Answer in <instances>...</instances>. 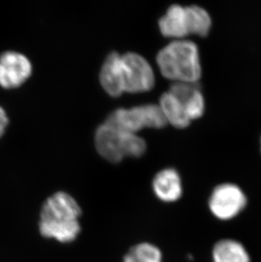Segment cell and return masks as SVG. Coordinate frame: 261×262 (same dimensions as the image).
<instances>
[{
	"label": "cell",
	"instance_id": "obj_8",
	"mask_svg": "<svg viewBox=\"0 0 261 262\" xmlns=\"http://www.w3.org/2000/svg\"><path fill=\"white\" fill-rule=\"evenodd\" d=\"M168 92L183 104L190 120L200 117L204 114L205 98L198 82H174Z\"/></svg>",
	"mask_w": 261,
	"mask_h": 262
},
{
	"label": "cell",
	"instance_id": "obj_12",
	"mask_svg": "<svg viewBox=\"0 0 261 262\" xmlns=\"http://www.w3.org/2000/svg\"><path fill=\"white\" fill-rule=\"evenodd\" d=\"M213 262H251L246 248L234 239L219 240L212 249Z\"/></svg>",
	"mask_w": 261,
	"mask_h": 262
},
{
	"label": "cell",
	"instance_id": "obj_3",
	"mask_svg": "<svg viewBox=\"0 0 261 262\" xmlns=\"http://www.w3.org/2000/svg\"><path fill=\"white\" fill-rule=\"evenodd\" d=\"M95 146L99 155L112 163H119L126 157H140L147 148L144 139L141 137L105 122L97 128Z\"/></svg>",
	"mask_w": 261,
	"mask_h": 262
},
{
	"label": "cell",
	"instance_id": "obj_2",
	"mask_svg": "<svg viewBox=\"0 0 261 262\" xmlns=\"http://www.w3.org/2000/svg\"><path fill=\"white\" fill-rule=\"evenodd\" d=\"M156 60L161 74L174 82H198L202 74L199 48L190 40L168 43L159 51Z\"/></svg>",
	"mask_w": 261,
	"mask_h": 262
},
{
	"label": "cell",
	"instance_id": "obj_9",
	"mask_svg": "<svg viewBox=\"0 0 261 262\" xmlns=\"http://www.w3.org/2000/svg\"><path fill=\"white\" fill-rule=\"evenodd\" d=\"M153 191L156 197L165 203H173L183 195V183L174 168L163 169L154 178Z\"/></svg>",
	"mask_w": 261,
	"mask_h": 262
},
{
	"label": "cell",
	"instance_id": "obj_4",
	"mask_svg": "<svg viewBox=\"0 0 261 262\" xmlns=\"http://www.w3.org/2000/svg\"><path fill=\"white\" fill-rule=\"evenodd\" d=\"M116 128L137 134L144 127L162 128L168 123L159 104H147L133 108H119L104 121Z\"/></svg>",
	"mask_w": 261,
	"mask_h": 262
},
{
	"label": "cell",
	"instance_id": "obj_14",
	"mask_svg": "<svg viewBox=\"0 0 261 262\" xmlns=\"http://www.w3.org/2000/svg\"><path fill=\"white\" fill-rule=\"evenodd\" d=\"M186 20L188 34L205 37L211 28V17L207 10L199 5L185 6Z\"/></svg>",
	"mask_w": 261,
	"mask_h": 262
},
{
	"label": "cell",
	"instance_id": "obj_16",
	"mask_svg": "<svg viewBox=\"0 0 261 262\" xmlns=\"http://www.w3.org/2000/svg\"><path fill=\"white\" fill-rule=\"evenodd\" d=\"M9 123V119H8L6 112L2 107L0 106V139L5 134V129Z\"/></svg>",
	"mask_w": 261,
	"mask_h": 262
},
{
	"label": "cell",
	"instance_id": "obj_11",
	"mask_svg": "<svg viewBox=\"0 0 261 262\" xmlns=\"http://www.w3.org/2000/svg\"><path fill=\"white\" fill-rule=\"evenodd\" d=\"M159 27L163 36L183 39L188 35L185 7L180 5H170L159 20Z\"/></svg>",
	"mask_w": 261,
	"mask_h": 262
},
{
	"label": "cell",
	"instance_id": "obj_6",
	"mask_svg": "<svg viewBox=\"0 0 261 262\" xmlns=\"http://www.w3.org/2000/svg\"><path fill=\"white\" fill-rule=\"evenodd\" d=\"M124 92L143 93L153 89L156 77L153 68L145 58L137 54L128 52L121 55Z\"/></svg>",
	"mask_w": 261,
	"mask_h": 262
},
{
	"label": "cell",
	"instance_id": "obj_1",
	"mask_svg": "<svg viewBox=\"0 0 261 262\" xmlns=\"http://www.w3.org/2000/svg\"><path fill=\"white\" fill-rule=\"evenodd\" d=\"M81 209L72 195L57 192L50 196L40 212L39 232L42 237L62 243L73 242L81 233Z\"/></svg>",
	"mask_w": 261,
	"mask_h": 262
},
{
	"label": "cell",
	"instance_id": "obj_15",
	"mask_svg": "<svg viewBox=\"0 0 261 262\" xmlns=\"http://www.w3.org/2000/svg\"><path fill=\"white\" fill-rule=\"evenodd\" d=\"M162 253L156 245L141 243L130 248L123 262H162Z\"/></svg>",
	"mask_w": 261,
	"mask_h": 262
},
{
	"label": "cell",
	"instance_id": "obj_10",
	"mask_svg": "<svg viewBox=\"0 0 261 262\" xmlns=\"http://www.w3.org/2000/svg\"><path fill=\"white\" fill-rule=\"evenodd\" d=\"M99 79L103 89L111 96L118 97L124 93L121 55L111 52L102 66Z\"/></svg>",
	"mask_w": 261,
	"mask_h": 262
},
{
	"label": "cell",
	"instance_id": "obj_7",
	"mask_svg": "<svg viewBox=\"0 0 261 262\" xmlns=\"http://www.w3.org/2000/svg\"><path fill=\"white\" fill-rule=\"evenodd\" d=\"M32 72V63L20 53L7 51L0 55V86L15 89L28 79Z\"/></svg>",
	"mask_w": 261,
	"mask_h": 262
},
{
	"label": "cell",
	"instance_id": "obj_5",
	"mask_svg": "<svg viewBox=\"0 0 261 262\" xmlns=\"http://www.w3.org/2000/svg\"><path fill=\"white\" fill-rule=\"evenodd\" d=\"M248 204L244 191L234 183H222L213 189L208 201L209 211L222 222L232 220L240 215Z\"/></svg>",
	"mask_w": 261,
	"mask_h": 262
},
{
	"label": "cell",
	"instance_id": "obj_13",
	"mask_svg": "<svg viewBox=\"0 0 261 262\" xmlns=\"http://www.w3.org/2000/svg\"><path fill=\"white\" fill-rule=\"evenodd\" d=\"M159 105L167 122L176 127L184 128L191 122L183 104L170 92H165L161 95Z\"/></svg>",
	"mask_w": 261,
	"mask_h": 262
}]
</instances>
